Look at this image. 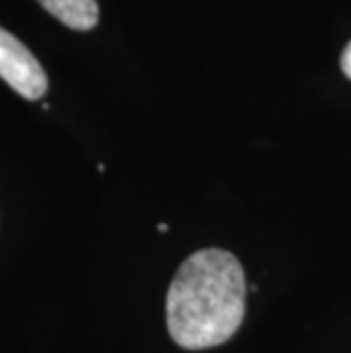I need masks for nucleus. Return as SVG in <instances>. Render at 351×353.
<instances>
[{
    "label": "nucleus",
    "mask_w": 351,
    "mask_h": 353,
    "mask_svg": "<svg viewBox=\"0 0 351 353\" xmlns=\"http://www.w3.org/2000/svg\"><path fill=\"white\" fill-rule=\"evenodd\" d=\"M246 281L233 253L203 249L178 267L167 292V328L178 347L212 349L244 321Z\"/></svg>",
    "instance_id": "1"
},
{
    "label": "nucleus",
    "mask_w": 351,
    "mask_h": 353,
    "mask_svg": "<svg viewBox=\"0 0 351 353\" xmlns=\"http://www.w3.org/2000/svg\"><path fill=\"white\" fill-rule=\"evenodd\" d=\"M0 78L26 101H39L48 89V76L32 50L0 28Z\"/></svg>",
    "instance_id": "2"
},
{
    "label": "nucleus",
    "mask_w": 351,
    "mask_h": 353,
    "mask_svg": "<svg viewBox=\"0 0 351 353\" xmlns=\"http://www.w3.org/2000/svg\"><path fill=\"white\" fill-rule=\"evenodd\" d=\"M50 17L71 30H94L99 23V5L96 0H37Z\"/></svg>",
    "instance_id": "3"
},
{
    "label": "nucleus",
    "mask_w": 351,
    "mask_h": 353,
    "mask_svg": "<svg viewBox=\"0 0 351 353\" xmlns=\"http://www.w3.org/2000/svg\"><path fill=\"white\" fill-rule=\"evenodd\" d=\"M340 66H342V71H345V76L351 80V41H349L347 46H345V50H342Z\"/></svg>",
    "instance_id": "4"
},
{
    "label": "nucleus",
    "mask_w": 351,
    "mask_h": 353,
    "mask_svg": "<svg viewBox=\"0 0 351 353\" xmlns=\"http://www.w3.org/2000/svg\"><path fill=\"white\" fill-rule=\"evenodd\" d=\"M158 230H160V232H167L169 226H167V223H158Z\"/></svg>",
    "instance_id": "5"
}]
</instances>
